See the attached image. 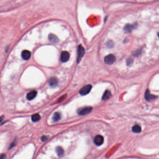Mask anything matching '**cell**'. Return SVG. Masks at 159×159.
<instances>
[{
    "instance_id": "1",
    "label": "cell",
    "mask_w": 159,
    "mask_h": 159,
    "mask_svg": "<svg viewBox=\"0 0 159 159\" xmlns=\"http://www.w3.org/2000/svg\"><path fill=\"white\" fill-rule=\"evenodd\" d=\"M92 86L90 84L86 85L83 87L80 91V94L82 96H85L90 92Z\"/></svg>"
},
{
    "instance_id": "2",
    "label": "cell",
    "mask_w": 159,
    "mask_h": 159,
    "mask_svg": "<svg viewBox=\"0 0 159 159\" xmlns=\"http://www.w3.org/2000/svg\"><path fill=\"white\" fill-rule=\"evenodd\" d=\"M85 50L84 48L82 45L79 46L78 48V57H77V62L79 63L81 59L83 58L85 54Z\"/></svg>"
},
{
    "instance_id": "3",
    "label": "cell",
    "mask_w": 159,
    "mask_h": 159,
    "mask_svg": "<svg viewBox=\"0 0 159 159\" xmlns=\"http://www.w3.org/2000/svg\"><path fill=\"white\" fill-rule=\"evenodd\" d=\"M92 110V108L91 107H85L82 108L78 110V113L80 115H85L90 114Z\"/></svg>"
},
{
    "instance_id": "4",
    "label": "cell",
    "mask_w": 159,
    "mask_h": 159,
    "mask_svg": "<svg viewBox=\"0 0 159 159\" xmlns=\"http://www.w3.org/2000/svg\"><path fill=\"white\" fill-rule=\"evenodd\" d=\"M116 61V57L112 54H109L106 56L104 58V62L108 65H111L113 63Z\"/></svg>"
},
{
    "instance_id": "5",
    "label": "cell",
    "mask_w": 159,
    "mask_h": 159,
    "mask_svg": "<svg viewBox=\"0 0 159 159\" xmlns=\"http://www.w3.org/2000/svg\"><path fill=\"white\" fill-rule=\"evenodd\" d=\"M70 53L68 52L64 51H63L61 54V61L62 62H66L70 59Z\"/></svg>"
},
{
    "instance_id": "6",
    "label": "cell",
    "mask_w": 159,
    "mask_h": 159,
    "mask_svg": "<svg viewBox=\"0 0 159 159\" xmlns=\"http://www.w3.org/2000/svg\"><path fill=\"white\" fill-rule=\"evenodd\" d=\"M104 137L100 135L96 136L94 139V143L97 146H100L104 142Z\"/></svg>"
},
{
    "instance_id": "7",
    "label": "cell",
    "mask_w": 159,
    "mask_h": 159,
    "mask_svg": "<svg viewBox=\"0 0 159 159\" xmlns=\"http://www.w3.org/2000/svg\"><path fill=\"white\" fill-rule=\"evenodd\" d=\"M48 83L49 85L51 87H55L57 85H58L59 83V80L56 77H51L50 79L49 80Z\"/></svg>"
},
{
    "instance_id": "8",
    "label": "cell",
    "mask_w": 159,
    "mask_h": 159,
    "mask_svg": "<svg viewBox=\"0 0 159 159\" xmlns=\"http://www.w3.org/2000/svg\"><path fill=\"white\" fill-rule=\"evenodd\" d=\"M31 52L30 51L27 50H23L21 53L22 58L23 60H26V61L30 59L31 57Z\"/></svg>"
},
{
    "instance_id": "9",
    "label": "cell",
    "mask_w": 159,
    "mask_h": 159,
    "mask_svg": "<svg viewBox=\"0 0 159 159\" xmlns=\"http://www.w3.org/2000/svg\"><path fill=\"white\" fill-rule=\"evenodd\" d=\"M145 98L147 101H153L156 98V97L154 95H151L149 90H147L145 93Z\"/></svg>"
},
{
    "instance_id": "10",
    "label": "cell",
    "mask_w": 159,
    "mask_h": 159,
    "mask_svg": "<svg viewBox=\"0 0 159 159\" xmlns=\"http://www.w3.org/2000/svg\"><path fill=\"white\" fill-rule=\"evenodd\" d=\"M37 95V92L35 90H33L27 94L26 98L28 100L31 101L36 97Z\"/></svg>"
},
{
    "instance_id": "11",
    "label": "cell",
    "mask_w": 159,
    "mask_h": 159,
    "mask_svg": "<svg viewBox=\"0 0 159 159\" xmlns=\"http://www.w3.org/2000/svg\"><path fill=\"white\" fill-rule=\"evenodd\" d=\"M111 92L109 90H106L102 96V100L106 101L109 99L111 97Z\"/></svg>"
},
{
    "instance_id": "12",
    "label": "cell",
    "mask_w": 159,
    "mask_h": 159,
    "mask_svg": "<svg viewBox=\"0 0 159 159\" xmlns=\"http://www.w3.org/2000/svg\"><path fill=\"white\" fill-rule=\"evenodd\" d=\"M49 40L51 43H58L59 42V38L56 35L53 34H50L49 35Z\"/></svg>"
},
{
    "instance_id": "13",
    "label": "cell",
    "mask_w": 159,
    "mask_h": 159,
    "mask_svg": "<svg viewBox=\"0 0 159 159\" xmlns=\"http://www.w3.org/2000/svg\"><path fill=\"white\" fill-rule=\"evenodd\" d=\"M56 153L59 157H62L64 154V150L63 148L61 147H58L56 149Z\"/></svg>"
},
{
    "instance_id": "14",
    "label": "cell",
    "mask_w": 159,
    "mask_h": 159,
    "mask_svg": "<svg viewBox=\"0 0 159 159\" xmlns=\"http://www.w3.org/2000/svg\"><path fill=\"white\" fill-rule=\"evenodd\" d=\"M133 29V25L127 24L124 27V31L126 33H130Z\"/></svg>"
},
{
    "instance_id": "15",
    "label": "cell",
    "mask_w": 159,
    "mask_h": 159,
    "mask_svg": "<svg viewBox=\"0 0 159 159\" xmlns=\"http://www.w3.org/2000/svg\"><path fill=\"white\" fill-rule=\"evenodd\" d=\"M40 119H41V116L38 114H34L31 117V120H32V122H38L40 120Z\"/></svg>"
},
{
    "instance_id": "16",
    "label": "cell",
    "mask_w": 159,
    "mask_h": 159,
    "mask_svg": "<svg viewBox=\"0 0 159 159\" xmlns=\"http://www.w3.org/2000/svg\"><path fill=\"white\" fill-rule=\"evenodd\" d=\"M132 130L134 132L139 133V132H140L141 131V128L140 126H139L138 125H134L132 127Z\"/></svg>"
},
{
    "instance_id": "17",
    "label": "cell",
    "mask_w": 159,
    "mask_h": 159,
    "mask_svg": "<svg viewBox=\"0 0 159 159\" xmlns=\"http://www.w3.org/2000/svg\"><path fill=\"white\" fill-rule=\"evenodd\" d=\"M52 119H53V121L55 122L59 121V120L60 119V115L58 112L55 113V114L53 115Z\"/></svg>"
},
{
    "instance_id": "18",
    "label": "cell",
    "mask_w": 159,
    "mask_h": 159,
    "mask_svg": "<svg viewBox=\"0 0 159 159\" xmlns=\"http://www.w3.org/2000/svg\"><path fill=\"white\" fill-rule=\"evenodd\" d=\"M133 63V59L132 58H128L127 60V65H131Z\"/></svg>"
},
{
    "instance_id": "19",
    "label": "cell",
    "mask_w": 159,
    "mask_h": 159,
    "mask_svg": "<svg viewBox=\"0 0 159 159\" xmlns=\"http://www.w3.org/2000/svg\"><path fill=\"white\" fill-rule=\"evenodd\" d=\"M107 46L109 48H111L113 46V43L111 41L108 42L107 43Z\"/></svg>"
},
{
    "instance_id": "20",
    "label": "cell",
    "mask_w": 159,
    "mask_h": 159,
    "mask_svg": "<svg viewBox=\"0 0 159 159\" xmlns=\"http://www.w3.org/2000/svg\"><path fill=\"white\" fill-rule=\"evenodd\" d=\"M140 53V51L139 50H137L134 51L133 54L134 56H138V55H139Z\"/></svg>"
},
{
    "instance_id": "21",
    "label": "cell",
    "mask_w": 159,
    "mask_h": 159,
    "mask_svg": "<svg viewBox=\"0 0 159 159\" xmlns=\"http://www.w3.org/2000/svg\"><path fill=\"white\" fill-rule=\"evenodd\" d=\"M47 140H48V137L46 136H43L41 138V140L43 142L46 141Z\"/></svg>"
},
{
    "instance_id": "22",
    "label": "cell",
    "mask_w": 159,
    "mask_h": 159,
    "mask_svg": "<svg viewBox=\"0 0 159 159\" xmlns=\"http://www.w3.org/2000/svg\"><path fill=\"white\" fill-rule=\"evenodd\" d=\"M6 158V155L5 154H3L1 155V157H0V159H5Z\"/></svg>"
},
{
    "instance_id": "23",
    "label": "cell",
    "mask_w": 159,
    "mask_h": 159,
    "mask_svg": "<svg viewBox=\"0 0 159 159\" xmlns=\"http://www.w3.org/2000/svg\"><path fill=\"white\" fill-rule=\"evenodd\" d=\"M158 36H159V34H158Z\"/></svg>"
}]
</instances>
